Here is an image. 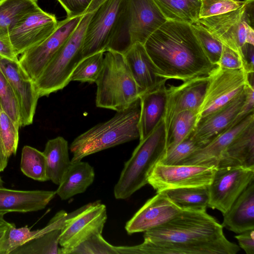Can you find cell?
<instances>
[{"label":"cell","mask_w":254,"mask_h":254,"mask_svg":"<svg viewBox=\"0 0 254 254\" xmlns=\"http://www.w3.org/2000/svg\"><path fill=\"white\" fill-rule=\"evenodd\" d=\"M167 20L190 24L199 18L200 0H154Z\"/></svg>","instance_id":"cell-29"},{"label":"cell","mask_w":254,"mask_h":254,"mask_svg":"<svg viewBox=\"0 0 254 254\" xmlns=\"http://www.w3.org/2000/svg\"><path fill=\"white\" fill-rule=\"evenodd\" d=\"M82 16L66 17L58 21L56 29L48 38L20 55L19 64L34 81L75 30Z\"/></svg>","instance_id":"cell-13"},{"label":"cell","mask_w":254,"mask_h":254,"mask_svg":"<svg viewBox=\"0 0 254 254\" xmlns=\"http://www.w3.org/2000/svg\"><path fill=\"white\" fill-rule=\"evenodd\" d=\"M161 192L182 210H206L208 206V186L173 189Z\"/></svg>","instance_id":"cell-28"},{"label":"cell","mask_w":254,"mask_h":254,"mask_svg":"<svg viewBox=\"0 0 254 254\" xmlns=\"http://www.w3.org/2000/svg\"><path fill=\"white\" fill-rule=\"evenodd\" d=\"M165 83L139 97V140L148 135L163 118L166 99Z\"/></svg>","instance_id":"cell-24"},{"label":"cell","mask_w":254,"mask_h":254,"mask_svg":"<svg viewBox=\"0 0 254 254\" xmlns=\"http://www.w3.org/2000/svg\"><path fill=\"white\" fill-rule=\"evenodd\" d=\"M244 91L229 104L199 121L190 136L200 147L211 140L234 123L243 105Z\"/></svg>","instance_id":"cell-21"},{"label":"cell","mask_w":254,"mask_h":254,"mask_svg":"<svg viewBox=\"0 0 254 254\" xmlns=\"http://www.w3.org/2000/svg\"><path fill=\"white\" fill-rule=\"evenodd\" d=\"M254 168V121L241 131L227 147L217 167Z\"/></svg>","instance_id":"cell-25"},{"label":"cell","mask_w":254,"mask_h":254,"mask_svg":"<svg viewBox=\"0 0 254 254\" xmlns=\"http://www.w3.org/2000/svg\"><path fill=\"white\" fill-rule=\"evenodd\" d=\"M140 100L117 112L110 120L100 123L77 136L69 147L71 162L90 155L139 138Z\"/></svg>","instance_id":"cell-3"},{"label":"cell","mask_w":254,"mask_h":254,"mask_svg":"<svg viewBox=\"0 0 254 254\" xmlns=\"http://www.w3.org/2000/svg\"><path fill=\"white\" fill-rule=\"evenodd\" d=\"M206 210H183L166 223L144 232L143 242L119 246L120 254H236L240 247Z\"/></svg>","instance_id":"cell-1"},{"label":"cell","mask_w":254,"mask_h":254,"mask_svg":"<svg viewBox=\"0 0 254 254\" xmlns=\"http://www.w3.org/2000/svg\"><path fill=\"white\" fill-rule=\"evenodd\" d=\"M194 23L237 52L243 61L242 46L254 45V0H246L241 7L223 14L200 18Z\"/></svg>","instance_id":"cell-8"},{"label":"cell","mask_w":254,"mask_h":254,"mask_svg":"<svg viewBox=\"0 0 254 254\" xmlns=\"http://www.w3.org/2000/svg\"><path fill=\"white\" fill-rule=\"evenodd\" d=\"M97 107L120 112L139 99L136 84L123 54L104 53L102 67L95 81Z\"/></svg>","instance_id":"cell-6"},{"label":"cell","mask_w":254,"mask_h":254,"mask_svg":"<svg viewBox=\"0 0 254 254\" xmlns=\"http://www.w3.org/2000/svg\"><path fill=\"white\" fill-rule=\"evenodd\" d=\"M58 23L54 14L40 7L23 17L8 30L16 54L21 55L43 42L55 31Z\"/></svg>","instance_id":"cell-14"},{"label":"cell","mask_w":254,"mask_h":254,"mask_svg":"<svg viewBox=\"0 0 254 254\" xmlns=\"http://www.w3.org/2000/svg\"><path fill=\"white\" fill-rule=\"evenodd\" d=\"M249 75L243 69H230L218 66L209 75L204 98L197 113V124L239 96L250 83Z\"/></svg>","instance_id":"cell-10"},{"label":"cell","mask_w":254,"mask_h":254,"mask_svg":"<svg viewBox=\"0 0 254 254\" xmlns=\"http://www.w3.org/2000/svg\"><path fill=\"white\" fill-rule=\"evenodd\" d=\"M94 179V169L89 163L82 161L71 162L56 193L62 200H67L85 192Z\"/></svg>","instance_id":"cell-26"},{"label":"cell","mask_w":254,"mask_h":254,"mask_svg":"<svg viewBox=\"0 0 254 254\" xmlns=\"http://www.w3.org/2000/svg\"><path fill=\"white\" fill-rule=\"evenodd\" d=\"M106 0H92L84 14L93 13Z\"/></svg>","instance_id":"cell-49"},{"label":"cell","mask_w":254,"mask_h":254,"mask_svg":"<svg viewBox=\"0 0 254 254\" xmlns=\"http://www.w3.org/2000/svg\"><path fill=\"white\" fill-rule=\"evenodd\" d=\"M128 31L131 44H144L167 20L154 0H128Z\"/></svg>","instance_id":"cell-18"},{"label":"cell","mask_w":254,"mask_h":254,"mask_svg":"<svg viewBox=\"0 0 254 254\" xmlns=\"http://www.w3.org/2000/svg\"><path fill=\"white\" fill-rule=\"evenodd\" d=\"M239 246L247 254H254V229L249 230L235 236Z\"/></svg>","instance_id":"cell-45"},{"label":"cell","mask_w":254,"mask_h":254,"mask_svg":"<svg viewBox=\"0 0 254 254\" xmlns=\"http://www.w3.org/2000/svg\"><path fill=\"white\" fill-rule=\"evenodd\" d=\"M123 54L136 84L140 96L166 83L167 80L159 75L158 69L143 44L135 42Z\"/></svg>","instance_id":"cell-20"},{"label":"cell","mask_w":254,"mask_h":254,"mask_svg":"<svg viewBox=\"0 0 254 254\" xmlns=\"http://www.w3.org/2000/svg\"><path fill=\"white\" fill-rule=\"evenodd\" d=\"M254 181V168L240 166L217 167L208 186V207L225 214L250 184Z\"/></svg>","instance_id":"cell-12"},{"label":"cell","mask_w":254,"mask_h":254,"mask_svg":"<svg viewBox=\"0 0 254 254\" xmlns=\"http://www.w3.org/2000/svg\"><path fill=\"white\" fill-rule=\"evenodd\" d=\"M197 122L198 115L196 111L186 110L176 115L169 131L166 153L189 137Z\"/></svg>","instance_id":"cell-31"},{"label":"cell","mask_w":254,"mask_h":254,"mask_svg":"<svg viewBox=\"0 0 254 254\" xmlns=\"http://www.w3.org/2000/svg\"><path fill=\"white\" fill-rule=\"evenodd\" d=\"M218 65L223 68L243 69L244 70V62L241 57L237 52L225 45H223Z\"/></svg>","instance_id":"cell-42"},{"label":"cell","mask_w":254,"mask_h":254,"mask_svg":"<svg viewBox=\"0 0 254 254\" xmlns=\"http://www.w3.org/2000/svg\"><path fill=\"white\" fill-rule=\"evenodd\" d=\"M64 254H118L116 246L103 237L102 234L92 236L75 248L66 251Z\"/></svg>","instance_id":"cell-37"},{"label":"cell","mask_w":254,"mask_h":254,"mask_svg":"<svg viewBox=\"0 0 254 254\" xmlns=\"http://www.w3.org/2000/svg\"><path fill=\"white\" fill-rule=\"evenodd\" d=\"M0 106L20 127L18 103L12 87L0 69Z\"/></svg>","instance_id":"cell-38"},{"label":"cell","mask_w":254,"mask_h":254,"mask_svg":"<svg viewBox=\"0 0 254 254\" xmlns=\"http://www.w3.org/2000/svg\"><path fill=\"white\" fill-rule=\"evenodd\" d=\"M200 147L189 136L171 151L166 152L159 162L165 165H177Z\"/></svg>","instance_id":"cell-40"},{"label":"cell","mask_w":254,"mask_h":254,"mask_svg":"<svg viewBox=\"0 0 254 254\" xmlns=\"http://www.w3.org/2000/svg\"><path fill=\"white\" fill-rule=\"evenodd\" d=\"M36 230L28 227L16 228L15 225L9 230L6 243V254H10L14 250L33 239Z\"/></svg>","instance_id":"cell-41"},{"label":"cell","mask_w":254,"mask_h":254,"mask_svg":"<svg viewBox=\"0 0 254 254\" xmlns=\"http://www.w3.org/2000/svg\"><path fill=\"white\" fill-rule=\"evenodd\" d=\"M65 11L67 17L84 14L92 0H57Z\"/></svg>","instance_id":"cell-43"},{"label":"cell","mask_w":254,"mask_h":254,"mask_svg":"<svg viewBox=\"0 0 254 254\" xmlns=\"http://www.w3.org/2000/svg\"><path fill=\"white\" fill-rule=\"evenodd\" d=\"M143 45L159 75L167 80L209 76L218 66L209 60L189 23L167 20Z\"/></svg>","instance_id":"cell-2"},{"label":"cell","mask_w":254,"mask_h":254,"mask_svg":"<svg viewBox=\"0 0 254 254\" xmlns=\"http://www.w3.org/2000/svg\"><path fill=\"white\" fill-rule=\"evenodd\" d=\"M0 69L16 97L19 111L20 127L32 124L39 94L35 84L18 62L0 60Z\"/></svg>","instance_id":"cell-15"},{"label":"cell","mask_w":254,"mask_h":254,"mask_svg":"<svg viewBox=\"0 0 254 254\" xmlns=\"http://www.w3.org/2000/svg\"><path fill=\"white\" fill-rule=\"evenodd\" d=\"M61 229L50 231L14 250L11 254H59Z\"/></svg>","instance_id":"cell-33"},{"label":"cell","mask_w":254,"mask_h":254,"mask_svg":"<svg viewBox=\"0 0 254 254\" xmlns=\"http://www.w3.org/2000/svg\"><path fill=\"white\" fill-rule=\"evenodd\" d=\"M56 195V191L53 190H22L0 188V212L6 214L41 210Z\"/></svg>","instance_id":"cell-22"},{"label":"cell","mask_w":254,"mask_h":254,"mask_svg":"<svg viewBox=\"0 0 254 254\" xmlns=\"http://www.w3.org/2000/svg\"><path fill=\"white\" fill-rule=\"evenodd\" d=\"M246 97L242 108L237 116L243 118L254 112V85L249 83L245 87Z\"/></svg>","instance_id":"cell-46"},{"label":"cell","mask_w":254,"mask_h":254,"mask_svg":"<svg viewBox=\"0 0 254 254\" xmlns=\"http://www.w3.org/2000/svg\"><path fill=\"white\" fill-rule=\"evenodd\" d=\"M39 7L37 0H0V31L8 32L18 20Z\"/></svg>","instance_id":"cell-30"},{"label":"cell","mask_w":254,"mask_h":254,"mask_svg":"<svg viewBox=\"0 0 254 254\" xmlns=\"http://www.w3.org/2000/svg\"><path fill=\"white\" fill-rule=\"evenodd\" d=\"M182 210L163 192H157L126 223L125 229L129 235L144 232L166 223Z\"/></svg>","instance_id":"cell-17"},{"label":"cell","mask_w":254,"mask_h":254,"mask_svg":"<svg viewBox=\"0 0 254 254\" xmlns=\"http://www.w3.org/2000/svg\"><path fill=\"white\" fill-rule=\"evenodd\" d=\"M191 26L209 60L212 64L218 65L223 44L202 26L196 23L192 24Z\"/></svg>","instance_id":"cell-36"},{"label":"cell","mask_w":254,"mask_h":254,"mask_svg":"<svg viewBox=\"0 0 254 254\" xmlns=\"http://www.w3.org/2000/svg\"><path fill=\"white\" fill-rule=\"evenodd\" d=\"M223 215L221 225L229 231L240 234L254 229V181L250 183Z\"/></svg>","instance_id":"cell-23"},{"label":"cell","mask_w":254,"mask_h":254,"mask_svg":"<svg viewBox=\"0 0 254 254\" xmlns=\"http://www.w3.org/2000/svg\"><path fill=\"white\" fill-rule=\"evenodd\" d=\"M5 214V213L0 212V230L8 227L11 224V223H9L4 219V216Z\"/></svg>","instance_id":"cell-51"},{"label":"cell","mask_w":254,"mask_h":254,"mask_svg":"<svg viewBox=\"0 0 254 254\" xmlns=\"http://www.w3.org/2000/svg\"><path fill=\"white\" fill-rule=\"evenodd\" d=\"M215 166L165 165L158 162L150 172L147 183L159 192L165 190L208 186Z\"/></svg>","instance_id":"cell-11"},{"label":"cell","mask_w":254,"mask_h":254,"mask_svg":"<svg viewBox=\"0 0 254 254\" xmlns=\"http://www.w3.org/2000/svg\"><path fill=\"white\" fill-rule=\"evenodd\" d=\"M168 138L163 118L153 131L139 143L125 162L114 188L117 199H126L146 185L148 175L164 156Z\"/></svg>","instance_id":"cell-5"},{"label":"cell","mask_w":254,"mask_h":254,"mask_svg":"<svg viewBox=\"0 0 254 254\" xmlns=\"http://www.w3.org/2000/svg\"><path fill=\"white\" fill-rule=\"evenodd\" d=\"M3 181L2 180L0 176V188H2V187H3Z\"/></svg>","instance_id":"cell-52"},{"label":"cell","mask_w":254,"mask_h":254,"mask_svg":"<svg viewBox=\"0 0 254 254\" xmlns=\"http://www.w3.org/2000/svg\"><path fill=\"white\" fill-rule=\"evenodd\" d=\"M68 151L67 140L58 136L47 142L43 152L46 158L48 180L58 186L71 163Z\"/></svg>","instance_id":"cell-27"},{"label":"cell","mask_w":254,"mask_h":254,"mask_svg":"<svg viewBox=\"0 0 254 254\" xmlns=\"http://www.w3.org/2000/svg\"><path fill=\"white\" fill-rule=\"evenodd\" d=\"M128 0H106L92 14L81 48L82 59L129 39Z\"/></svg>","instance_id":"cell-4"},{"label":"cell","mask_w":254,"mask_h":254,"mask_svg":"<svg viewBox=\"0 0 254 254\" xmlns=\"http://www.w3.org/2000/svg\"><path fill=\"white\" fill-rule=\"evenodd\" d=\"M254 121V112L241 119L237 117L226 129L177 165H213L217 167L223 153L232 141Z\"/></svg>","instance_id":"cell-19"},{"label":"cell","mask_w":254,"mask_h":254,"mask_svg":"<svg viewBox=\"0 0 254 254\" xmlns=\"http://www.w3.org/2000/svg\"><path fill=\"white\" fill-rule=\"evenodd\" d=\"M20 169L25 176L34 180L48 181L45 156L43 152L33 147L26 145L23 147Z\"/></svg>","instance_id":"cell-32"},{"label":"cell","mask_w":254,"mask_h":254,"mask_svg":"<svg viewBox=\"0 0 254 254\" xmlns=\"http://www.w3.org/2000/svg\"><path fill=\"white\" fill-rule=\"evenodd\" d=\"M209 76L194 78L178 86L167 87V99L163 119L168 138L175 117L181 112L198 110L203 101L208 84Z\"/></svg>","instance_id":"cell-16"},{"label":"cell","mask_w":254,"mask_h":254,"mask_svg":"<svg viewBox=\"0 0 254 254\" xmlns=\"http://www.w3.org/2000/svg\"><path fill=\"white\" fill-rule=\"evenodd\" d=\"M92 14L82 15L75 30L34 81L40 97L62 90L70 82L72 72L82 60L83 40Z\"/></svg>","instance_id":"cell-7"},{"label":"cell","mask_w":254,"mask_h":254,"mask_svg":"<svg viewBox=\"0 0 254 254\" xmlns=\"http://www.w3.org/2000/svg\"><path fill=\"white\" fill-rule=\"evenodd\" d=\"M246 0H200L199 18L223 14L243 6Z\"/></svg>","instance_id":"cell-39"},{"label":"cell","mask_w":254,"mask_h":254,"mask_svg":"<svg viewBox=\"0 0 254 254\" xmlns=\"http://www.w3.org/2000/svg\"><path fill=\"white\" fill-rule=\"evenodd\" d=\"M13 223L0 230V254H6V243L10 229L14 226Z\"/></svg>","instance_id":"cell-48"},{"label":"cell","mask_w":254,"mask_h":254,"mask_svg":"<svg viewBox=\"0 0 254 254\" xmlns=\"http://www.w3.org/2000/svg\"><path fill=\"white\" fill-rule=\"evenodd\" d=\"M19 127L0 106V144L4 154L8 158L16 153Z\"/></svg>","instance_id":"cell-34"},{"label":"cell","mask_w":254,"mask_h":254,"mask_svg":"<svg viewBox=\"0 0 254 254\" xmlns=\"http://www.w3.org/2000/svg\"><path fill=\"white\" fill-rule=\"evenodd\" d=\"M107 219L106 206L100 200L67 213L61 231L59 254H64L92 236L102 234Z\"/></svg>","instance_id":"cell-9"},{"label":"cell","mask_w":254,"mask_h":254,"mask_svg":"<svg viewBox=\"0 0 254 254\" xmlns=\"http://www.w3.org/2000/svg\"><path fill=\"white\" fill-rule=\"evenodd\" d=\"M1 59L18 62V56L13 50L8 32L0 31V60Z\"/></svg>","instance_id":"cell-44"},{"label":"cell","mask_w":254,"mask_h":254,"mask_svg":"<svg viewBox=\"0 0 254 254\" xmlns=\"http://www.w3.org/2000/svg\"><path fill=\"white\" fill-rule=\"evenodd\" d=\"M104 52H100L83 59L77 64L70 81L95 82L102 67Z\"/></svg>","instance_id":"cell-35"},{"label":"cell","mask_w":254,"mask_h":254,"mask_svg":"<svg viewBox=\"0 0 254 254\" xmlns=\"http://www.w3.org/2000/svg\"><path fill=\"white\" fill-rule=\"evenodd\" d=\"M8 158L4 154L0 144V173L3 172L6 167Z\"/></svg>","instance_id":"cell-50"},{"label":"cell","mask_w":254,"mask_h":254,"mask_svg":"<svg viewBox=\"0 0 254 254\" xmlns=\"http://www.w3.org/2000/svg\"><path fill=\"white\" fill-rule=\"evenodd\" d=\"M254 46L249 43H245L241 49L244 64V70L249 74L254 73Z\"/></svg>","instance_id":"cell-47"}]
</instances>
